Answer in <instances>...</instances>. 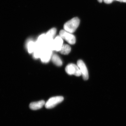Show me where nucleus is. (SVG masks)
<instances>
[{
    "label": "nucleus",
    "instance_id": "2",
    "mask_svg": "<svg viewBox=\"0 0 126 126\" xmlns=\"http://www.w3.org/2000/svg\"><path fill=\"white\" fill-rule=\"evenodd\" d=\"M59 36L70 44L74 45L76 43V38L74 35L64 30L60 31Z\"/></svg>",
    "mask_w": 126,
    "mask_h": 126
},
{
    "label": "nucleus",
    "instance_id": "5",
    "mask_svg": "<svg viewBox=\"0 0 126 126\" xmlns=\"http://www.w3.org/2000/svg\"><path fill=\"white\" fill-rule=\"evenodd\" d=\"M52 51L50 49L45 47L40 57L42 62L44 63H48L52 58Z\"/></svg>",
    "mask_w": 126,
    "mask_h": 126
},
{
    "label": "nucleus",
    "instance_id": "17",
    "mask_svg": "<svg viewBox=\"0 0 126 126\" xmlns=\"http://www.w3.org/2000/svg\"><path fill=\"white\" fill-rule=\"evenodd\" d=\"M100 3H101L102 2L103 0H97Z\"/></svg>",
    "mask_w": 126,
    "mask_h": 126
},
{
    "label": "nucleus",
    "instance_id": "18",
    "mask_svg": "<svg viewBox=\"0 0 126 126\" xmlns=\"http://www.w3.org/2000/svg\"><path fill=\"white\" fill-rule=\"evenodd\" d=\"M116 0L118 1L119 0Z\"/></svg>",
    "mask_w": 126,
    "mask_h": 126
},
{
    "label": "nucleus",
    "instance_id": "16",
    "mask_svg": "<svg viewBox=\"0 0 126 126\" xmlns=\"http://www.w3.org/2000/svg\"><path fill=\"white\" fill-rule=\"evenodd\" d=\"M118 1L119 2H126V0H119Z\"/></svg>",
    "mask_w": 126,
    "mask_h": 126
},
{
    "label": "nucleus",
    "instance_id": "3",
    "mask_svg": "<svg viewBox=\"0 0 126 126\" xmlns=\"http://www.w3.org/2000/svg\"><path fill=\"white\" fill-rule=\"evenodd\" d=\"M64 98L61 96L52 97L46 103L45 107L47 109L53 108L55 106L63 101Z\"/></svg>",
    "mask_w": 126,
    "mask_h": 126
},
{
    "label": "nucleus",
    "instance_id": "11",
    "mask_svg": "<svg viewBox=\"0 0 126 126\" xmlns=\"http://www.w3.org/2000/svg\"><path fill=\"white\" fill-rule=\"evenodd\" d=\"M51 60L52 62L56 66H61L63 64V62L61 59L56 54H54L52 55Z\"/></svg>",
    "mask_w": 126,
    "mask_h": 126
},
{
    "label": "nucleus",
    "instance_id": "4",
    "mask_svg": "<svg viewBox=\"0 0 126 126\" xmlns=\"http://www.w3.org/2000/svg\"><path fill=\"white\" fill-rule=\"evenodd\" d=\"M65 71L69 75H74L77 77H79L81 75V73L78 65L71 63L68 64L65 68Z\"/></svg>",
    "mask_w": 126,
    "mask_h": 126
},
{
    "label": "nucleus",
    "instance_id": "7",
    "mask_svg": "<svg viewBox=\"0 0 126 126\" xmlns=\"http://www.w3.org/2000/svg\"><path fill=\"white\" fill-rule=\"evenodd\" d=\"M63 39L60 36H56L53 41L52 50L59 52L63 46Z\"/></svg>",
    "mask_w": 126,
    "mask_h": 126
},
{
    "label": "nucleus",
    "instance_id": "8",
    "mask_svg": "<svg viewBox=\"0 0 126 126\" xmlns=\"http://www.w3.org/2000/svg\"><path fill=\"white\" fill-rule=\"evenodd\" d=\"M45 102L43 100L38 102H33L30 104V108L32 110H36L40 109L45 105Z\"/></svg>",
    "mask_w": 126,
    "mask_h": 126
},
{
    "label": "nucleus",
    "instance_id": "15",
    "mask_svg": "<svg viewBox=\"0 0 126 126\" xmlns=\"http://www.w3.org/2000/svg\"><path fill=\"white\" fill-rule=\"evenodd\" d=\"M103 0L106 4H109L111 3L114 0Z\"/></svg>",
    "mask_w": 126,
    "mask_h": 126
},
{
    "label": "nucleus",
    "instance_id": "14",
    "mask_svg": "<svg viewBox=\"0 0 126 126\" xmlns=\"http://www.w3.org/2000/svg\"><path fill=\"white\" fill-rule=\"evenodd\" d=\"M56 30L55 28H52L48 31L46 34V38L48 39H54V38L56 33Z\"/></svg>",
    "mask_w": 126,
    "mask_h": 126
},
{
    "label": "nucleus",
    "instance_id": "9",
    "mask_svg": "<svg viewBox=\"0 0 126 126\" xmlns=\"http://www.w3.org/2000/svg\"><path fill=\"white\" fill-rule=\"evenodd\" d=\"M37 45L43 47H45L47 43V38L45 34H41L39 36L36 42Z\"/></svg>",
    "mask_w": 126,
    "mask_h": 126
},
{
    "label": "nucleus",
    "instance_id": "1",
    "mask_svg": "<svg viewBox=\"0 0 126 126\" xmlns=\"http://www.w3.org/2000/svg\"><path fill=\"white\" fill-rule=\"evenodd\" d=\"M80 23L79 18L75 17L66 22L64 25V29L65 31L73 33L76 31Z\"/></svg>",
    "mask_w": 126,
    "mask_h": 126
},
{
    "label": "nucleus",
    "instance_id": "13",
    "mask_svg": "<svg viewBox=\"0 0 126 126\" xmlns=\"http://www.w3.org/2000/svg\"><path fill=\"white\" fill-rule=\"evenodd\" d=\"M71 50V47L69 45L67 44H64L63 45L59 52L61 54L67 55L70 53Z\"/></svg>",
    "mask_w": 126,
    "mask_h": 126
},
{
    "label": "nucleus",
    "instance_id": "12",
    "mask_svg": "<svg viewBox=\"0 0 126 126\" xmlns=\"http://www.w3.org/2000/svg\"><path fill=\"white\" fill-rule=\"evenodd\" d=\"M27 48L28 52L31 54L33 53L36 47V42H34L32 41H29L27 44Z\"/></svg>",
    "mask_w": 126,
    "mask_h": 126
},
{
    "label": "nucleus",
    "instance_id": "6",
    "mask_svg": "<svg viewBox=\"0 0 126 126\" xmlns=\"http://www.w3.org/2000/svg\"><path fill=\"white\" fill-rule=\"evenodd\" d=\"M77 65L81 71V75L84 80H88L89 78L88 72L85 64L82 60H80L77 62Z\"/></svg>",
    "mask_w": 126,
    "mask_h": 126
},
{
    "label": "nucleus",
    "instance_id": "10",
    "mask_svg": "<svg viewBox=\"0 0 126 126\" xmlns=\"http://www.w3.org/2000/svg\"><path fill=\"white\" fill-rule=\"evenodd\" d=\"M45 47H42L37 45L36 44V47L34 52H33V56L34 58L38 59L40 58L43 49Z\"/></svg>",
    "mask_w": 126,
    "mask_h": 126
}]
</instances>
